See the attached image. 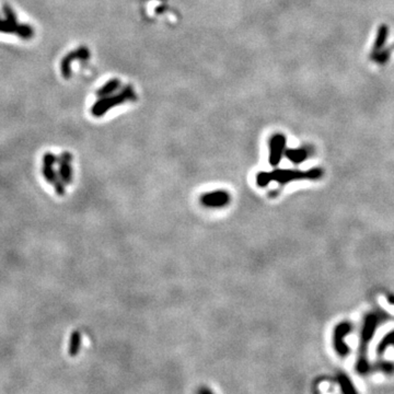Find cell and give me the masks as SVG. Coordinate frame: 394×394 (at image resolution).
Listing matches in <instances>:
<instances>
[{
	"label": "cell",
	"instance_id": "cell-18",
	"mask_svg": "<svg viewBox=\"0 0 394 394\" xmlns=\"http://www.w3.org/2000/svg\"><path fill=\"white\" fill-rule=\"evenodd\" d=\"M270 183L269 177H268V172H259L256 175V184L260 186V188H266V186Z\"/></svg>",
	"mask_w": 394,
	"mask_h": 394
},
{
	"label": "cell",
	"instance_id": "cell-9",
	"mask_svg": "<svg viewBox=\"0 0 394 394\" xmlns=\"http://www.w3.org/2000/svg\"><path fill=\"white\" fill-rule=\"evenodd\" d=\"M73 155L70 153H63L58 157V174L60 180L66 185H70L74 180V170H73Z\"/></svg>",
	"mask_w": 394,
	"mask_h": 394
},
{
	"label": "cell",
	"instance_id": "cell-16",
	"mask_svg": "<svg viewBox=\"0 0 394 394\" xmlns=\"http://www.w3.org/2000/svg\"><path fill=\"white\" fill-rule=\"evenodd\" d=\"M339 382H340V385H341V389L343 392L345 393H349V392H356L354 385L352 383V381L349 380V379L347 378L346 375H340L339 376Z\"/></svg>",
	"mask_w": 394,
	"mask_h": 394
},
{
	"label": "cell",
	"instance_id": "cell-11",
	"mask_svg": "<svg viewBox=\"0 0 394 394\" xmlns=\"http://www.w3.org/2000/svg\"><path fill=\"white\" fill-rule=\"evenodd\" d=\"M312 154V150L307 148V147H301V148H293V149H286L285 156L288 160H290L292 163L295 164H300L304 161H306L308 158L310 157Z\"/></svg>",
	"mask_w": 394,
	"mask_h": 394
},
{
	"label": "cell",
	"instance_id": "cell-3",
	"mask_svg": "<svg viewBox=\"0 0 394 394\" xmlns=\"http://www.w3.org/2000/svg\"><path fill=\"white\" fill-rule=\"evenodd\" d=\"M322 175H323V171L320 168H314L308 171L275 169L268 172L269 181L277 182L282 185L298 180H318Z\"/></svg>",
	"mask_w": 394,
	"mask_h": 394
},
{
	"label": "cell",
	"instance_id": "cell-4",
	"mask_svg": "<svg viewBox=\"0 0 394 394\" xmlns=\"http://www.w3.org/2000/svg\"><path fill=\"white\" fill-rule=\"evenodd\" d=\"M4 12L6 20L0 19V32L3 33H14L19 38L23 40H30L33 38L34 31L28 24H20L17 21V17L14 14L11 7L8 5L4 6Z\"/></svg>",
	"mask_w": 394,
	"mask_h": 394
},
{
	"label": "cell",
	"instance_id": "cell-1",
	"mask_svg": "<svg viewBox=\"0 0 394 394\" xmlns=\"http://www.w3.org/2000/svg\"><path fill=\"white\" fill-rule=\"evenodd\" d=\"M384 319V314L374 312L368 314L363 321L361 334H360V347L359 355L356 363V369L360 375H366L371 370V366L367 360V346L375 335L376 329Z\"/></svg>",
	"mask_w": 394,
	"mask_h": 394
},
{
	"label": "cell",
	"instance_id": "cell-21",
	"mask_svg": "<svg viewBox=\"0 0 394 394\" xmlns=\"http://www.w3.org/2000/svg\"><path fill=\"white\" fill-rule=\"evenodd\" d=\"M197 392H198V393H202V394H203V393H211L213 391H211L210 389H207V388H202V389H199Z\"/></svg>",
	"mask_w": 394,
	"mask_h": 394
},
{
	"label": "cell",
	"instance_id": "cell-12",
	"mask_svg": "<svg viewBox=\"0 0 394 394\" xmlns=\"http://www.w3.org/2000/svg\"><path fill=\"white\" fill-rule=\"evenodd\" d=\"M388 38H389V27H388V25H386V24L380 25V27L378 28L377 38H376V41H375L374 47H372L371 55H374V54H376L378 52L382 51L386 41H388Z\"/></svg>",
	"mask_w": 394,
	"mask_h": 394
},
{
	"label": "cell",
	"instance_id": "cell-5",
	"mask_svg": "<svg viewBox=\"0 0 394 394\" xmlns=\"http://www.w3.org/2000/svg\"><path fill=\"white\" fill-rule=\"evenodd\" d=\"M199 202L207 208H223L231 202L230 193L225 190H217L204 193L199 197Z\"/></svg>",
	"mask_w": 394,
	"mask_h": 394
},
{
	"label": "cell",
	"instance_id": "cell-6",
	"mask_svg": "<svg viewBox=\"0 0 394 394\" xmlns=\"http://www.w3.org/2000/svg\"><path fill=\"white\" fill-rule=\"evenodd\" d=\"M353 326L349 322H342L335 327L333 333V346L335 352L341 357H346L349 354V347L345 343V338L352 333Z\"/></svg>",
	"mask_w": 394,
	"mask_h": 394
},
{
	"label": "cell",
	"instance_id": "cell-14",
	"mask_svg": "<svg viewBox=\"0 0 394 394\" xmlns=\"http://www.w3.org/2000/svg\"><path fill=\"white\" fill-rule=\"evenodd\" d=\"M82 345V335L79 331H74L70 335L69 345H68V355L70 357H76L81 349Z\"/></svg>",
	"mask_w": 394,
	"mask_h": 394
},
{
	"label": "cell",
	"instance_id": "cell-20",
	"mask_svg": "<svg viewBox=\"0 0 394 394\" xmlns=\"http://www.w3.org/2000/svg\"><path fill=\"white\" fill-rule=\"evenodd\" d=\"M42 162H43V164H44V166H55V164L58 162V157L51 154V153H47L43 156Z\"/></svg>",
	"mask_w": 394,
	"mask_h": 394
},
{
	"label": "cell",
	"instance_id": "cell-7",
	"mask_svg": "<svg viewBox=\"0 0 394 394\" xmlns=\"http://www.w3.org/2000/svg\"><path fill=\"white\" fill-rule=\"evenodd\" d=\"M286 137L283 134H275L268 141V162L271 167H277L281 163L286 151Z\"/></svg>",
	"mask_w": 394,
	"mask_h": 394
},
{
	"label": "cell",
	"instance_id": "cell-15",
	"mask_svg": "<svg viewBox=\"0 0 394 394\" xmlns=\"http://www.w3.org/2000/svg\"><path fill=\"white\" fill-rule=\"evenodd\" d=\"M389 346H394V331H391L389 332L388 334H386L384 338L380 341V343L378 344L377 346V353L379 355H382L384 354L385 349L388 348Z\"/></svg>",
	"mask_w": 394,
	"mask_h": 394
},
{
	"label": "cell",
	"instance_id": "cell-19",
	"mask_svg": "<svg viewBox=\"0 0 394 394\" xmlns=\"http://www.w3.org/2000/svg\"><path fill=\"white\" fill-rule=\"evenodd\" d=\"M376 369L384 372V374H392L394 371V365L389 361H380L376 365Z\"/></svg>",
	"mask_w": 394,
	"mask_h": 394
},
{
	"label": "cell",
	"instance_id": "cell-10",
	"mask_svg": "<svg viewBox=\"0 0 394 394\" xmlns=\"http://www.w3.org/2000/svg\"><path fill=\"white\" fill-rule=\"evenodd\" d=\"M42 174H43V177H44L45 180L53 186L57 195L58 196L65 195L66 184L60 180L58 171H56L54 169V166H44V164H43Z\"/></svg>",
	"mask_w": 394,
	"mask_h": 394
},
{
	"label": "cell",
	"instance_id": "cell-2",
	"mask_svg": "<svg viewBox=\"0 0 394 394\" xmlns=\"http://www.w3.org/2000/svg\"><path fill=\"white\" fill-rule=\"evenodd\" d=\"M136 100V93L133 87L127 85L123 90L114 93L109 97L99 98L98 101L93 104L91 113L95 117H101L103 116L106 112H109L111 109L115 106H118L125 102L135 101Z\"/></svg>",
	"mask_w": 394,
	"mask_h": 394
},
{
	"label": "cell",
	"instance_id": "cell-8",
	"mask_svg": "<svg viewBox=\"0 0 394 394\" xmlns=\"http://www.w3.org/2000/svg\"><path fill=\"white\" fill-rule=\"evenodd\" d=\"M90 57V52L87 47L81 46L75 51L70 52L68 55L64 57V59L62 60L60 64V71L62 75L65 79H69L71 77V64L74 63V60H87Z\"/></svg>",
	"mask_w": 394,
	"mask_h": 394
},
{
	"label": "cell",
	"instance_id": "cell-13",
	"mask_svg": "<svg viewBox=\"0 0 394 394\" xmlns=\"http://www.w3.org/2000/svg\"><path fill=\"white\" fill-rule=\"evenodd\" d=\"M122 85V82L119 79L117 78H113L111 80L107 81L105 84H103L101 88H100L97 91V96L98 98H104V97H109L111 95H114L116 93Z\"/></svg>",
	"mask_w": 394,
	"mask_h": 394
},
{
	"label": "cell",
	"instance_id": "cell-17",
	"mask_svg": "<svg viewBox=\"0 0 394 394\" xmlns=\"http://www.w3.org/2000/svg\"><path fill=\"white\" fill-rule=\"evenodd\" d=\"M390 57V51L389 49H385V51H380L378 52L374 55H371V59H374L376 63L378 64H385L386 62H388Z\"/></svg>",
	"mask_w": 394,
	"mask_h": 394
}]
</instances>
